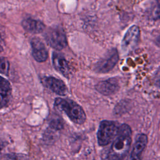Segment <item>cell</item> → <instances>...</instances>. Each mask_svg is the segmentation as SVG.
I'll list each match as a JSON object with an SVG mask.
<instances>
[{
    "mask_svg": "<svg viewBox=\"0 0 160 160\" xmlns=\"http://www.w3.org/2000/svg\"><path fill=\"white\" fill-rule=\"evenodd\" d=\"M132 141V131L126 124L120 125L118 133L112 141L103 160H122L128 154Z\"/></svg>",
    "mask_w": 160,
    "mask_h": 160,
    "instance_id": "6da1fadb",
    "label": "cell"
},
{
    "mask_svg": "<svg viewBox=\"0 0 160 160\" xmlns=\"http://www.w3.org/2000/svg\"><path fill=\"white\" fill-rule=\"evenodd\" d=\"M9 62L6 58L0 57V73L8 76L9 71Z\"/></svg>",
    "mask_w": 160,
    "mask_h": 160,
    "instance_id": "5bb4252c",
    "label": "cell"
},
{
    "mask_svg": "<svg viewBox=\"0 0 160 160\" xmlns=\"http://www.w3.org/2000/svg\"><path fill=\"white\" fill-rule=\"evenodd\" d=\"M49 128L55 131H59L63 128V124L59 119H54L50 121Z\"/></svg>",
    "mask_w": 160,
    "mask_h": 160,
    "instance_id": "9a60e30c",
    "label": "cell"
},
{
    "mask_svg": "<svg viewBox=\"0 0 160 160\" xmlns=\"http://www.w3.org/2000/svg\"><path fill=\"white\" fill-rule=\"evenodd\" d=\"M54 106L59 110L63 111L74 123L83 124L86 119V115L81 106L72 100L57 98L54 101Z\"/></svg>",
    "mask_w": 160,
    "mask_h": 160,
    "instance_id": "7a4b0ae2",
    "label": "cell"
},
{
    "mask_svg": "<svg viewBox=\"0 0 160 160\" xmlns=\"http://www.w3.org/2000/svg\"><path fill=\"white\" fill-rule=\"evenodd\" d=\"M12 88L9 82L0 76V109L6 107L11 99Z\"/></svg>",
    "mask_w": 160,
    "mask_h": 160,
    "instance_id": "8fae6325",
    "label": "cell"
},
{
    "mask_svg": "<svg viewBox=\"0 0 160 160\" xmlns=\"http://www.w3.org/2000/svg\"><path fill=\"white\" fill-rule=\"evenodd\" d=\"M2 160H19V158L16 154H7L4 156Z\"/></svg>",
    "mask_w": 160,
    "mask_h": 160,
    "instance_id": "e0dca14e",
    "label": "cell"
},
{
    "mask_svg": "<svg viewBox=\"0 0 160 160\" xmlns=\"http://www.w3.org/2000/svg\"><path fill=\"white\" fill-rule=\"evenodd\" d=\"M42 83L51 91L60 96H65L68 92V88L64 82L54 77H44Z\"/></svg>",
    "mask_w": 160,
    "mask_h": 160,
    "instance_id": "ba28073f",
    "label": "cell"
},
{
    "mask_svg": "<svg viewBox=\"0 0 160 160\" xmlns=\"http://www.w3.org/2000/svg\"><path fill=\"white\" fill-rule=\"evenodd\" d=\"M44 38L48 44L56 50H61L68 45L66 34L63 29L59 26L49 28Z\"/></svg>",
    "mask_w": 160,
    "mask_h": 160,
    "instance_id": "277c9868",
    "label": "cell"
},
{
    "mask_svg": "<svg viewBox=\"0 0 160 160\" xmlns=\"http://www.w3.org/2000/svg\"><path fill=\"white\" fill-rule=\"evenodd\" d=\"M156 84L158 85V86L160 87V70L158 72V74L156 77Z\"/></svg>",
    "mask_w": 160,
    "mask_h": 160,
    "instance_id": "ac0fdd59",
    "label": "cell"
},
{
    "mask_svg": "<svg viewBox=\"0 0 160 160\" xmlns=\"http://www.w3.org/2000/svg\"><path fill=\"white\" fill-rule=\"evenodd\" d=\"M52 64L56 71L64 76L68 78L70 74V68L68 61L61 54L54 52L52 56Z\"/></svg>",
    "mask_w": 160,
    "mask_h": 160,
    "instance_id": "7c38bea8",
    "label": "cell"
},
{
    "mask_svg": "<svg viewBox=\"0 0 160 160\" xmlns=\"http://www.w3.org/2000/svg\"><path fill=\"white\" fill-rule=\"evenodd\" d=\"M5 146H6L5 143H4V142H0V154H1V153L2 150V149H4V148L5 147Z\"/></svg>",
    "mask_w": 160,
    "mask_h": 160,
    "instance_id": "d6986e66",
    "label": "cell"
},
{
    "mask_svg": "<svg viewBox=\"0 0 160 160\" xmlns=\"http://www.w3.org/2000/svg\"><path fill=\"white\" fill-rule=\"evenodd\" d=\"M2 39L1 34H0V52H2L3 51V48H2Z\"/></svg>",
    "mask_w": 160,
    "mask_h": 160,
    "instance_id": "ffe728a7",
    "label": "cell"
},
{
    "mask_svg": "<svg viewBox=\"0 0 160 160\" xmlns=\"http://www.w3.org/2000/svg\"><path fill=\"white\" fill-rule=\"evenodd\" d=\"M158 41H159V42H160V37H159V38L158 39Z\"/></svg>",
    "mask_w": 160,
    "mask_h": 160,
    "instance_id": "44dd1931",
    "label": "cell"
},
{
    "mask_svg": "<svg viewBox=\"0 0 160 160\" xmlns=\"http://www.w3.org/2000/svg\"><path fill=\"white\" fill-rule=\"evenodd\" d=\"M118 60L119 54L118 51L114 48L111 49L96 64L94 70L98 72H108L116 66Z\"/></svg>",
    "mask_w": 160,
    "mask_h": 160,
    "instance_id": "5b68a950",
    "label": "cell"
},
{
    "mask_svg": "<svg viewBox=\"0 0 160 160\" xmlns=\"http://www.w3.org/2000/svg\"><path fill=\"white\" fill-rule=\"evenodd\" d=\"M120 125L118 122L104 120L100 122L97 133L99 146H105L111 142L117 136Z\"/></svg>",
    "mask_w": 160,
    "mask_h": 160,
    "instance_id": "3957f363",
    "label": "cell"
},
{
    "mask_svg": "<svg viewBox=\"0 0 160 160\" xmlns=\"http://www.w3.org/2000/svg\"><path fill=\"white\" fill-rule=\"evenodd\" d=\"M22 26L24 30L33 34L42 32L45 29V25L41 21L31 18L24 19L22 22Z\"/></svg>",
    "mask_w": 160,
    "mask_h": 160,
    "instance_id": "4fadbf2b",
    "label": "cell"
},
{
    "mask_svg": "<svg viewBox=\"0 0 160 160\" xmlns=\"http://www.w3.org/2000/svg\"><path fill=\"white\" fill-rule=\"evenodd\" d=\"M31 44L34 59L39 62L46 61L48 57V52L44 43L39 38H34L31 41Z\"/></svg>",
    "mask_w": 160,
    "mask_h": 160,
    "instance_id": "9c48e42d",
    "label": "cell"
},
{
    "mask_svg": "<svg viewBox=\"0 0 160 160\" xmlns=\"http://www.w3.org/2000/svg\"><path fill=\"white\" fill-rule=\"evenodd\" d=\"M140 39V29L136 25L131 26L126 32L121 41V48L128 51L132 49L139 42Z\"/></svg>",
    "mask_w": 160,
    "mask_h": 160,
    "instance_id": "8992f818",
    "label": "cell"
},
{
    "mask_svg": "<svg viewBox=\"0 0 160 160\" xmlns=\"http://www.w3.org/2000/svg\"><path fill=\"white\" fill-rule=\"evenodd\" d=\"M156 4L152 11V17L154 19H160V0H156Z\"/></svg>",
    "mask_w": 160,
    "mask_h": 160,
    "instance_id": "2e32d148",
    "label": "cell"
},
{
    "mask_svg": "<svg viewBox=\"0 0 160 160\" xmlns=\"http://www.w3.org/2000/svg\"><path fill=\"white\" fill-rule=\"evenodd\" d=\"M148 136L145 134L137 136L131 154L127 160H142L141 155L148 144Z\"/></svg>",
    "mask_w": 160,
    "mask_h": 160,
    "instance_id": "52a82bcc",
    "label": "cell"
},
{
    "mask_svg": "<svg viewBox=\"0 0 160 160\" xmlns=\"http://www.w3.org/2000/svg\"><path fill=\"white\" fill-rule=\"evenodd\" d=\"M119 88L118 82L115 78H111L101 81L96 86V90L105 96H109L115 93L118 91Z\"/></svg>",
    "mask_w": 160,
    "mask_h": 160,
    "instance_id": "30bf717a",
    "label": "cell"
}]
</instances>
